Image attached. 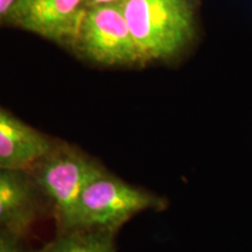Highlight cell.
Here are the masks:
<instances>
[{
	"label": "cell",
	"mask_w": 252,
	"mask_h": 252,
	"mask_svg": "<svg viewBox=\"0 0 252 252\" xmlns=\"http://www.w3.org/2000/svg\"><path fill=\"white\" fill-rule=\"evenodd\" d=\"M53 140L0 106V168L28 171L49 150Z\"/></svg>",
	"instance_id": "7"
},
{
	"label": "cell",
	"mask_w": 252,
	"mask_h": 252,
	"mask_svg": "<svg viewBox=\"0 0 252 252\" xmlns=\"http://www.w3.org/2000/svg\"><path fill=\"white\" fill-rule=\"evenodd\" d=\"M88 8L86 0H20L6 27L35 34L69 49Z\"/></svg>",
	"instance_id": "5"
},
{
	"label": "cell",
	"mask_w": 252,
	"mask_h": 252,
	"mask_svg": "<svg viewBox=\"0 0 252 252\" xmlns=\"http://www.w3.org/2000/svg\"><path fill=\"white\" fill-rule=\"evenodd\" d=\"M48 212L30 172L0 168V231L25 236Z\"/></svg>",
	"instance_id": "6"
},
{
	"label": "cell",
	"mask_w": 252,
	"mask_h": 252,
	"mask_svg": "<svg viewBox=\"0 0 252 252\" xmlns=\"http://www.w3.org/2000/svg\"><path fill=\"white\" fill-rule=\"evenodd\" d=\"M20 0H0V28L6 27L12 12Z\"/></svg>",
	"instance_id": "10"
},
{
	"label": "cell",
	"mask_w": 252,
	"mask_h": 252,
	"mask_svg": "<svg viewBox=\"0 0 252 252\" xmlns=\"http://www.w3.org/2000/svg\"><path fill=\"white\" fill-rule=\"evenodd\" d=\"M69 50L99 67H145L119 4L88 8Z\"/></svg>",
	"instance_id": "4"
},
{
	"label": "cell",
	"mask_w": 252,
	"mask_h": 252,
	"mask_svg": "<svg viewBox=\"0 0 252 252\" xmlns=\"http://www.w3.org/2000/svg\"><path fill=\"white\" fill-rule=\"evenodd\" d=\"M167 204L166 198L127 184L105 168L82 190L69 230L100 229L117 234L132 217L146 210L162 212Z\"/></svg>",
	"instance_id": "3"
},
{
	"label": "cell",
	"mask_w": 252,
	"mask_h": 252,
	"mask_svg": "<svg viewBox=\"0 0 252 252\" xmlns=\"http://www.w3.org/2000/svg\"><path fill=\"white\" fill-rule=\"evenodd\" d=\"M88 7H93V6L99 5H110V4H119L121 0H86Z\"/></svg>",
	"instance_id": "11"
},
{
	"label": "cell",
	"mask_w": 252,
	"mask_h": 252,
	"mask_svg": "<svg viewBox=\"0 0 252 252\" xmlns=\"http://www.w3.org/2000/svg\"><path fill=\"white\" fill-rule=\"evenodd\" d=\"M0 252H33L27 250L24 236L14 232L0 231Z\"/></svg>",
	"instance_id": "9"
},
{
	"label": "cell",
	"mask_w": 252,
	"mask_h": 252,
	"mask_svg": "<svg viewBox=\"0 0 252 252\" xmlns=\"http://www.w3.org/2000/svg\"><path fill=\"white\" fill-rule=\"evenodd\" d=\"M105 169L75 145L54 139L49 150L28 169L45 197L58 231L69 230L77 200L91 179Z\"/></svg>",
	"instance_id": "2"
},
{
	"label": "cell",
	"mask_w": 252,
	"mask_h": 252,
	"mask_svg": "<svg viewBox=\"0 0 252 252\" xmlns=\"http://www.w3.org/2000/svg\"><path fill=\"white\" fill-rule=\"evenodd\" d=\"M119 6L144 65L173 61L196 37L197 0H121Z\"/></svg>",
	"instance_id": "1"
},
{
	"label": "cell",
	"mask_w": 252,
	"mask_h": 252,
	"mask_svg": "<svg viewBox=\"0 0 252 252\" xmlns=\"http://www.w3.org/2000/svg\"><path fill=\"white\" fill-rule=\"evenodd\" d=\"M116 232L100 229L58 231L49 243L33 252H116Z\"/></svg>",
	"instance_id": "8"
}]
</instances>
